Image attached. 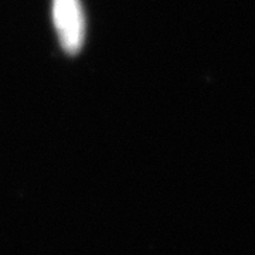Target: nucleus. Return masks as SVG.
<instances>
[{
    "mask_svg": "<svg viewBox=\"0 0 255 255\" xmlns=\"http://www.w3.org/2000/svg\"><path fill=\"white\" fill-rule=\"evenodd\" d=\"M53 23L63 50L78 54L85 40V16L81 0H53Z\"/></svg>",
    "mask_w": 255,
    "mask_h": 255,
    "instance_id": "obj_1",
    "label": "nucleus"
}]
</instances>
